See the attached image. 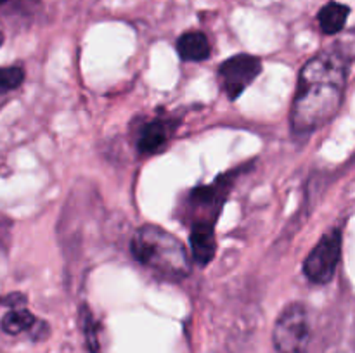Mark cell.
Masks as SVG:
<instances>
[{
    "label": "cell",
    "instance_id": "1",
    "mask_svg": "<svg viewBox=\"0 0 355 353\" xmlns=\"http://www.w3.org/2000/svg\"><path fill=\"white\" fill-rule=\"evenodd\" d=\"M349 61L336 51H322L309 59L298 75L290 111L295 135H309L328 125L342 107Z\"/></svg>",
    "mask_w": 355,
    "mask_h": 353
},
{
    "label": "cell",
    "instance_id": "2",
    "mask_svg": "<svg viewBox=\"0 0 355 353\" xmlns=\"http://www.w3.org/2000/svg\"><path fill=\"white\" fill-rule=\"evenodd\" d=\"M132 255L165 280H182L193 270V258L179 237L156 224H144L132 237Z\"/></svg>",
    "mask_w": 355,
    "mask_h": 353
},
{
    "label": "cell",
    "instance_id": "3",
    "mask_svg": "<svg viewBox=\"0 0 355 353\" xmlns=\"http://www.w3.org/2000/svg\"><path fill=\"white\" fill-rule=\"evenodd\" d=\"M234 176V172L218 175L215 182L208 183V185L194 187V189L187 192L182 204H180V211H182L180 215H182V220L189 225V228H215L225 199H227L229 192H231Z\"/></svg>",
    "mask_w": 355,
    "mask_h": 353
},
{
    "label": "cell",
    "instance_id": "4",
    "mask_svg": "<svg viewBox=\"0 0 355 353\" xmlns=\"http://www.w3.org/2000/svg\"><path fill=\"white\" fill-rule=\"evenodd\" d=\"M272 343L277 353H307L311 322L304 305L295 301L284 307L274 324Z\"/></svg>",
    "mask_w": 355,
    "mask_h": 353
},
{
    "label": "cell",
    "instance_id": "5",
    "mask_svg": "<svg viewBox=\"0 0 355 353\" xmlns=\"http://www.w3.org/2000/svg\"><path fill=\"white\" fill-rule=\"evenodd\" d=\"M342 258V232L338 228L324 232L304 262V273L311 282L328 284L335 277Z\"/></svg>",
    "mask_w": 355,
    "mask_h": 353
},
{
    "label": "cell",
    "instance_id": "6",
    "mask_svg": "<svg viewBox=\"0 0 355 353\" xmlns=\"http://www.w3.org/2000/svg\"><path fill=\"white\" fill-rule=\"evenodd\" d=\"M262 61L257 55L236 54L225 59L218 66V87L227 96V99L236 100L241 93L255 82L257 76L262 73Z\"/></svg>",
    "mask_w": 355,
    "mask_h": 353
},
{
    "label": "cell",
    "instance_id": "7",
    "mask_svg": "<svg viewBox=\"0 0 355 353\" xmlns=\"http://www.w3.org/2000/svg\"><path fill=\"white\" fill-rule=\"evenodd\" d=\"M170 125L165 120H151L141 127L137 134V151L141 154H158L168 145Z\"/></svg>",
    "mask_w": 355,
    "mask_h": 353
},
{
    "label": "cell",
    "instance_id": "8",
    "mask_svg": "<svg viewBox=\"0 0 355 353\" xmlns=\"http://www.w3.org/2000/svg\"><path fill=\"white\" fill-rule=\"evenodd\" d=\"M191 258L200 266L208 265L214 260L217 251V237L215 228L211 227H193L189 228Z\"/></svg>",
    "mask_w": 355,
    "mask_h": 353
},
{
    "label": "cell",
    "instance_id": "9",
    "mask_svg": "<svg viewBox=\"0 0 355 353\" xmlns=\"http://www.w3.org/2000/svg\"><path fill=\"white\" fill-rule=\"evenodd\" d=\"M211 45L203 31H187L177 40V54L186 62H201L210 57Z\"/></svg>",
    "mask_w": 355,
    "mask_h": 353
},
{
    "label": "cell",
    "instance_id": "10",
    "mask_svg": "<svg viewBox=\"0 0 355 353\" xmlns=\"http://www.w3.org/2000/svg\"><path fill=\"white\" fill-rule=\"evenodd\" d=\"M350 9L343 3L329 2L319 10V28L326 35H338L345 28L347 19H349Z\"/></svg>",
    "mask_w": 355,
    "mask_h": 353
},
{
    "label": "cell",
    "instance_id": "11",
    "mask_svg": "<svg viewBox=\"0 0 355 353\" xmlns=\"http://www.w3.org/2000/svg\"><path fill=\"white\" fill-rule=\"evenodd\" d=\"M38 324V320L35 318V315L31 311H28L26 308H12V310L7 311L2 317L0 322V327L3 332L10 336L21 334V332L33 331L35 325Z\"/></svg>",
    "mask_w": 355,
    "mask_h": 353
},
{
    "label": "cell",
    "instance_id": "12",
    "mask_svg": "<svg viewBox=\"0 0 355 353\" xmlns=\"http://www.w3.org/2000/svg\"><path fill=\"white\" fill-rule=\"evenodd\" d=\"M24 82V69L21 66L0 68V96L16 90Z\"/></svg>",
    "mask_w": 355,
    "mask_h": 353
},
{
    "label": "cell",
    "instance_id": "13",
    "mask_svg": "<svg viewBox=\"0 0 355 353\" xmlns=\"http://www.w3.org/2000/svg\"><path fill=\"white\" fill-rule=\"evenodd\" d=\"M335 48L347 59V61H355V28L347 31L342 38L335 44Z\"/></svg>",
    "mask_w": 355,
    "mask_h": 353
},
{
    "label": "cell",
    "instance_id": "14",
    "mask_svg": "<svg viewBox=\"0 0 355 353\" xmlns=\"http://www.w3.org/2000/svg\"><path fill=\"white\" fill-rule=\"evenodd\" d=\"M83 331H85V339H87V345H89L90 348V353H99L96 325H94L92 317H90V311L87 310V308H83Z\"/></svg>",
    "mask_w": 355,
    "mask_h": 353
},
{
    "label": "cell",
    "instance_id": "15",
    "mask_svg": "<svg viewBox=\"0 0 355 353\" xmlns=\"http://www.w3.org/2000/svg\"><path fill=\"white\" fill-rule=\"evenodd\" d=\"M3 44V35H2V31H0V45Z\"/></svg>",
    "mask_w": 355,
    "mask_h": 353
}]
</instances>
